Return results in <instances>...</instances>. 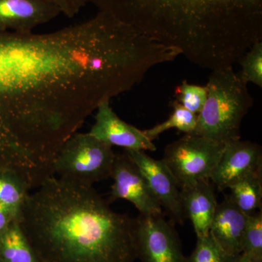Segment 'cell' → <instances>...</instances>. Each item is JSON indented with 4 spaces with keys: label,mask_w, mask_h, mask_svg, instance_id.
I'll list each match as a JSON object with an SVG mask.
<instances>
[{
    "label": "cell",
    "mask_w": 262,
    "mask_h": 262,
    "mask_svg": "<svg viewBox=\"0 0 262 262\" xmlns=\"http://www.w3.org/2000/svg\"><path fill=\"white\" fill-rule=\"evenodd\" d=\"M17 220L6 207L0 204V238L5 234L12 222Z\"/></svg>",
    "instance_id": "24"
},
{
    "label": "cell",
    "mask_w": 262,
    "mask_h": 262,
    "mask_svg": "<svg viewBox=\"0 0 262 262\" xmlns=\"http://www.w3.org/2000/svg\"><path fill=\"white\" fill-rule=\"evenodd\" d=\"M30 189L18 173L0 170V204L10 210L17 220Z\"/></svg>",
    "instance_id": "17"
},
{
    "label": "cell",
    "mask_w": 262,
    "mask_h": 262,
    "mask_svg": "<svg viewBox=\"0 0 262 262\" xmlns=\"http://www.w3.org/2000/svg\"><path fill=\"white\" fill-rule=\"evenodd\" d=\"M0 262H39L18 220L0 238Z\"/></svg>",
    "instance_id": "16"
},
{
    "label": "cell",
    "mask_w": 262,
    "mask_h": 262,
    "mask_svg": "<svg viewBox=\"0 0 262 262\" xmlns=\"http://www.w3.org/2000/svg\"><path fill=\"white\" fill-rule=\"evenodd\" d=\"M232 203L246 215L261 210L262 172L250 174L229 188Z\"/></svg>",
    "instance_id": "15"
},
{
    "label": "cell",
    "mask_w": 262,
    "mask_h": 262,
    "mask_svg": "<svg viewBox=\"0 0 262 262\" xmlns=\"http://www.w3.org/2000/svg\"><path fill=\"white\" fill-rule=\"evenodd\" d=\"M111 178L113 184L110 202L125 200L134 205L141 215H163V208L150 190L144 176L126 153L116 154Z\"/></svg>",
    "instance_id": "9"
},
{
    "label": "cell",
    "mask_w": 262,
    "mask_h": 262,
    "mask_svg": "<svg viewBox=\"0 0 262 262\" xmlns=\"http://www.w3.org/2000/svg\"><path fill=\"white\" fill-rule=\"evenodd\" d=\"M247 215L232 203L228 194L218 203L209 233L221 247L233 256L242 253V239Z\"/></svg>",
    "instance_id": "13"
},
{
    "label": "cell",
    "mask_w": 262,
    "mask_h": 262,
    "mask_svg": "<svg viewBox=\"0 0 262 262\" xmlns=\"http://www.w3.org/2000/svg\"><path fill=\"white\" fill-rule=\"evenodd\" d=\"M173 113L168 120L151 128L144 130L148 139L154 141L160 134L170 129L176 128L185 134H192L195 129L198 115L189 112L177 101L172 102Z\"/></svg>",
    "instance_id": "18"
},
{
    "label": "cell",
    "mask_w": 262,
    "mask_h": 262,
    "mask_svg": "<svg viewBox=\"0 0 262 262\" xmlns=\"http://www.w3.org/2000/svg\"><path fill=\"white\" fill-rule=\"evenodd\" d=\"M58 8L61 14L68 18H74L83 7L85 6L84 0H44Z\"/></svg>",
    "instance_id": "23"
},
{
    "label": "cell",
    "mask_w": 262,
    "mask_h": 262,
    "mask_svg": "<svg viewBox=\"0 0 262 262\" xmlns=\"http://www.w3.org/2000/svg\"><path fill=\"white\" fill-rule=\"evenodd\" d=\"M96 112L95 123L89 133L98 140L112 147L119 146L125 150L153 151L157 149L144 130L119 117L110 106V101L101 103Z\"/></svg>",
    "instance_id": "11"
},
{
    "label": "cell",
    "mask_w": 262,
    "mask_h": 262,
    "mask_svg": "<svg viewBox=\"0 0 262 262\" xmlns=\"http://www.w3.org/2000/svg\"><path fill=\"white\" fill-rule=\"evenodd\" d=\"M236 262H253L251 261L250 258H248L247 256H245L244 254H242L241 253V255L238 256V258H237V261Z\"/></svg>",
    "instance_id": "25"
},
{
    "label": "cell",
    "mask_w": 262,
    "mask_h": 262,
    "mask_svg": "<svg viewBox=\"0 0 262 262\" xmlns=\"http://www.w3.org/2000/svg\"><path fill=\"white\" fill-rule=\"evenodd\" d=\"M242 254L253 262H262V211L248 215L242 239Z\"/></svg>",
    "instance_id": "19"
},
{
    "label": "cell",
    "mask_w": 262,
    "mask_h": 262,
    "mask_svg": "<svg viewBox=\"0 0 262 262\" xmlns=\"http://www.w3.org/2000/svg\"><path fill=\"white\" fill-rule=\"evenodd\" d=\"M136 256L141 262H184L182 244L163 215H141L134 220Z\"/></svg>",
    "instance_id": "7"
},
{
    "label": "cell",
    "mask_w": 262,
    "mask_h": 262,
    "mask_svg": "<svg viewBox=\"0 0 262 262\" xmlns=\"http://www.w3.org/2000/svg\"><path fill=\"white\" fill-rule=\"evenodd\" d=\"M262 172V149L256 143L241 139L225 143L210 181L220 191L250 174Z\"/></svg>",
    "instance_id": "10"
},
{
    "label": "cell",
    "mask_w": 262,
    "mask_h": 262,
    "mask_svg": "<svg viewBox=\"0 0 262 262\" xmlns=\"http://www.w3.org/2000/svg\"><path fill=\"white\" fill-rule=\"evenodd\" d=\"M241 66L238 75L244 82L262 88V40L250 48L238 60Z\"/></svg>",
    "instance_id": "21"
},
{
    "label": "cell",
    "mask_w": 262,
    "mask_h": 262,
    "mask_svg": "<svg viewBox=\"0 0 262 262\" xmlns=\"http://www.w3.org/2000/svg\"><path fill=\"white\" fill-rule=\"evenodd\" d=\"M115 156L112 146L89 133H76L58 151L52 171L58 178L93 187L111 177Z\"/></svg>",
    "instance_id": "5"
},
{
    "label": "cell",
    "mask_w": 262,
    "mask_h": 262,
    "mask_svg": "<svg viewBox=\"0 0 262 262\" xmlns=\"http://www.w3.org/2000/svg\"><path fill=\"white\" fill-rule=\"evenodd\" d=\"M211 71L262 40V0H84Z\"/></svg>",
    "instance_id": "2"
},
{
    "label": "cell",
    "mask_w": 262,
    "mask_h": 262,
    "mask_svg": "<svg viewBox=\"0 0 262 262\" xmlns=\"http://www.w3.org/2000/svg\"><path fill=\"white\" fill-rule=\"evenodd\" d=\"M247 85L233 67L212 71L192 134L222 144L241 139V124L253 103Z\"/></svg>",
    "instance_id": "4"
},
{
    "label": "cell",
    "mask_w": 262,
    "mask_h": 262,
    "mask_svg": "<svg viewBox=\"0 0 262 262\" xmlns=\"http://www.w3.org/2000/svg\"><path fill=\"white\" fill-rule=\"evenodd\" d=\"M175 95L177 103L191 113L198 115L206 103L207 89L206 86L189 84L184 80L177 86Z\"/></svg>",
    "instance_id": "22"
},
{
    "label": "cell",
    "mask_w": 262,
    "mask_h": 262,
    "mask_svg": "<svg viewBox=\"0 0 262 262\" xmlns=\"http://www.w3.org/2000/svg\"><path fill=\"white\" fill-rule=\"evenodd\" d=\"M125 153L137 165L144 176L150 190L173 222L183 225L185 213L181 201V188L163 160L153 159L139 150H125Z\"/></svg>",
    "instance_id": "8"
},
{
    "label": "cell",
    "mask_w": 262,
    "mask_h": 262,
    "mask_svg": "<svg viewBox=\"0 0 262 262\" xmlns=\"http://www.w3.org/2000/svg\"><path fill=\"white\" fill-rule=\"evenodd\" d=\"M181 201L186 218L192 222L196 237H203L209 233L218 206L214 185L211 181L203 180L182 188Z\"/></svg>",
    "instance_id": "14"
},
{
    "label": "cell",
    "mask_w": 262,
    "mask_h": 262,
    "mask_svg": "<svg viewBox=\"0 0 262 262\" xmlns=\"http://www.w3.org/2000/svg\"><path fill=\"white\" fill-rule=\"evenodd\" d=\"M161 61L159 45L107 13L46 34L0 31V145L43 178L101 103Z\"/></svg>",
    "instance_id": "1"
},
{
    "label": "cell",
    "mask_w": 262,
    "mask_h": 262,
    "mask_svg": "<svg viewBox=\"0 0 262 262\" xmlns=\"http://www.w3.org/2000/svg\"><path fill=\"white\" fill-rule=\"evenodd\" d=\"M60 14L44 0H0V31L29 34Z\"/></svg>",
    "instance_id": "12"
},
{
    "label": "cell",
    "mask_w": 262,
    "mask_h": 262,
    "mask_svg": "<svg viewBox=\"0 0 262 262\" xmlns=\"http://www.w3.org/2000/svg\"><path fill=\"white\" fill-rule=\"evenodd\" d=\"M196 239L195 248L184 262H236L238 258L226 252L210 233Z\"/></svg>",
    "instance_id": "20"
},
{
    "label": "cell",
    "mask_w": 262,
    "mask_h": 262,
    "mask_svg": "<svg viewBox=\"0 0 262 262\" xmlns=\"http://www.w3.org/2000/svg\"><path fill=\"white\" fill-rule=\"evenodd\" d=\"M224 146L203 136L185 134L166 146L163 160L182 189L210 180Z\"/></svg>",
    "instance_id": "6"
},
{
    "label": "cell",
    "mask_w": 262,
    "mask_h": 262,
    "mask_svg": "<svg viewBox=\"0 0 262 262\" xmlns=\"http://www.w3.org/2000/svg\"><path fill=\"white\" fill-rule=\"evenodd\" d=\"M18 222L39 262H134V220L90 186L52 176L27 196Z\"/></svg>",
    "instance_id": "3"
}]
</instances>
